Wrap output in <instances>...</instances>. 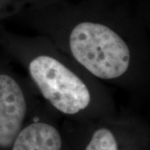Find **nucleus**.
Listing matches in <instances>:
<instances>
[{"label": "nucleus", "instance_id": "obj_1", "mask_svg": "<svg viewBox=\"0 0 150 150\" xmlns=\"http://www.w3.org/2000/svg\"><path fill=\"white\" fill-rule=\"evenodd\" d=\"M28 17L33 29L50 40L87 73L135 98L150 90V39L147 24L106 4L45 8Z\"/></svg>", "mask_w": 150, "mask_h": 150}, {"label": "nucleus", "instance_id": "obj_2", "mask_svg": "<svg viewBox=\"0 0 150 150\" xmlns=\"http://www.w3.org/2000/svg\"><path fill=\"white\" fill-rule=\"evenodd\" d=\"M0 47L23 67L38 97L60 118L81 122L117 112L106 85L47 38L17 34L0 28Z\"/></svg>", "mask_w": 150, "mask_h": 150}, {"label": "nucleus", "instance_id": "obj_3", "mask_svg": "<svg viewBox=\"0 0 150 150\" xmlns=\"http://www.w3.org/2000/svg\"><path fill=\"white\" fill-rule=\"evenodd\" d=\"M76 150H149L150 131L139 116L122 112L62 124Z\"/></svg>", "mask_w": 150, "mask_h": 150}, {"label": "nucleus", "instance_id": "obj_4", "mask_svg": "<svg viewBox=\"0 0 150 150\" xmlns=\"http://www.w3.org/2000/svg\"><path fill=\"white\" fill-rule=\"evenodd\" d=\"M39 101L28 79L0 61V150H10Z\"/></svg>", "mask_w": 150, "mask_h": 150}, {"label": "nucleus", "instance_id": "obj_5", "mask_svg": "<svg viewBox=\"0 0 150 150\" xmlns=\"http://www.w3.org/2000/svg\"><path fill=\"white\" fill-rule=\"evenodd\" d=\"M59 118L40 100L10 150H76Z\"/></svg>", "mask_w": 150, "mask_h": 150}, {"label": "nucleus", "instance_id": "obj_6", "mask_svg": "<svg viewBox=\"0 0 150 150\" xmlns=\"http://www.w3.org/2000/svg\"><path fill=\"white\" fill-rule=\"evenodd\" d=\"M29 0H0V17L18 10L22 4Z\"/></svg>", "mask_w": 150, "mask_h": 150}]
</instances>
